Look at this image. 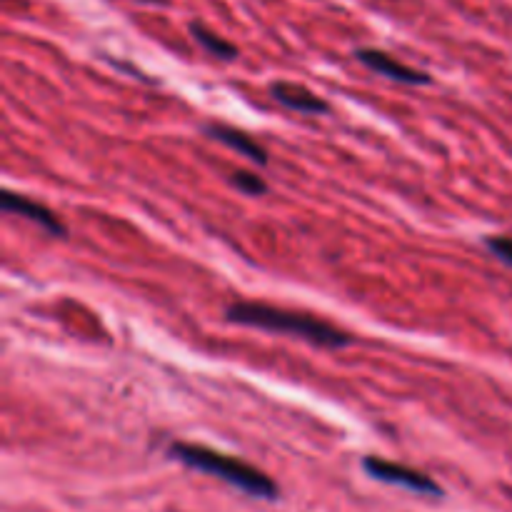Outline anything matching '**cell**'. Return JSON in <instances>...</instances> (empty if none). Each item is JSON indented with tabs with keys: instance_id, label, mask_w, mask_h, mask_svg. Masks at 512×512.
<instances>
[{
	"instance_id": "obj_1",
	"label": "cell",
	"mask_w": 512,
	"mask_h": 512,
	"mask_svg": "<svg viewBox=\"0 0 512 512\" xmlns=\"http://www.w3.org/2000/svg\"><path fill=\"white\" fill-rule=\"evenodd\" d=\"M225 318L230 323L245 325V328L268 330V333H283L295 335L300 340L318 345V348H348L353 343V335L345 330L335 328V325L325 323V320L313 318V315L295 313V310L275 308V305L265 303H248L240 300L225 310Z\"/></svg>"
},
{
	"instance_id": "obj_2",
	"label": "cell",
	"mask_w": 512,
	"mask_h": 512,
	"mask_svg": "<svg viewBox=\"0 0 512 512\" xmlns=\"http://www.w3.org/2000/svg\"><path fill=\"white\" fill-rule=\"evenodd\" d=\"M170 458L180 460L183 465L200 470V473L213 475V478L223 480V483L233 485V488L243 490V493L253 495V498H278V485L268 475L260 473L253 465L243 463V460L233 458V455L218 453V450H210L205 445L173 443L170 445Z\"/></svg>"
},
{
	"instance_id": "obj_3",
	"label": "cell",
	"mask_w": 512,
	"mask_h": 512,
	"mask_svg": "<svg viewBox=\"0 0 512 512\" xmlns=\"http://www.w3.org/2000/svg\"><path fill=\"white\" fill-rule=\"evenodd\" d=\"M363 468L370 478L380 480V483L398 485V488L413 490V493H418V495H433V498H443V488H440V485L435 483L430 475L408 468V465L390 463V460L370 455V458H365Z\"/></svg>"
},
{
	"instance_id": "obj_4",
	"label": "cell",
	"mask_w": 512,
	"mask_h": 512,
	"mask_svg": "<svg viewBox=\"0 0 512 512\" xmlns=\"http://www.w3.org/2000/svg\"><path fill=\"white\" fill-rule=\"evenodd\" d=\"M355 58H358L365 68L373 70V73L385 75V78H390V80H398V83H405V85H428L430 83L428 73L400 63V60H395L393 55H388L385 50L360 48V50H355Z\"/></svg>"
},
{
	"instance_id": "obj_5",
	"label": "cell",
	"mask_w": 512,
	"mask_h": 512,
	"mask_svg": "<svg viewBox=\"0 0 512 512\" xmlns=\"http://www.w3.org/2000/svg\"><path fill=\"white\" fill-rule=\"evenodd\" d=\"M0 205H3L5 213L23 215V218L33 220L35 225H40L45 233L55 235V238H63V235L68 233V230H65V225L60 223V218L53 213V210L45 208L43 203H35V200L25 198V195L13 193V190H3V195H0Z\"/></svg>"
},
{
	"instance_id": "obj_6",
	"label": "cell",
	"mask_w": 512,
	"mask_h": 512,
	"mask_svg": "<svg viewBox=\"0 0 512 512\" xmlns=\"http://www.w3.org/2000/svg\"><path fill=\"white\" fill-rule=\"evenodd\" d=\"M270 93L273 98L278 100L280 105H285L288 110H295V113H308V115H320V113H328V103L323 98L308 90L305 85L298 83H280L270 85Z\"/></svg>"
},
{
	"instance_id": "obj_7",
	"label": "cell",
	"mask_w": 512,
	"mask_h": 512,
	"mask_svg": "<svg viewBox=\"0 0 512 512\" xmlns=\"http://www.w3.org/2000/svg\"><path fill=\"white\" fill-rule=\"evenodd\" d=\"M203 130L208 138H213V140H218V143L228 145V148L238 150L240 155L250 158L253 163H258V165L268 163V150H265L260 143H255V140L250 138L248 133H243V130L230 128V125H220V123L205 125Z\"/></svg>"
},
{
	"instance_id": "obj_8",
	"label": "cell",
	"mask_w": 512,
	"mask_h": 512,
	"mask_svg": "<svg viewBox=\"0 0 512 512\" xmlns=\"http://www.w3.org/2000/svg\"><path fill=\"white\" fill-rule=\"evenodd\" d=\"M190 35H193L195 43H198L205 53L213 55V58H220V60L238 58V48H235L233 43H228L225 38H220L218 33H213L210 28H205V25L198 23V20H193V23H190Z\"/></svg>"
},
{
	"instance_id": "obj_9",
	"label": "cell",
	"mask_w": 512,
	"mask_h": 512,
	"mask_svg": "<svg viewBox=\"0 0 512 512\" xmlns=\"http://www.w3.org/2000/svg\"><path fill=\"white\" fill-rule=\"evenodd\" d=\"M233 185L240 190V193H245V195H265V193H268V185H265V180L258 178V175H253V173H245V170H240V173H233Z\"/></svg>"
},
{
	"instance_id": "obj_10",
	"label": "cell",
	"mask_w": 512,
	"mask_h": 512,
	"mask_svg": "<svg viewBox=\"0 0 512 512\" xmlns=\"http://www.w3.org/2000/svg\"><path fill=\"white\" fill-rule=\"evenodd\" d=\"M488 248L493 250V255L498 260H503L505 265L512 268V238L510 235H490Z\"/></svg>"
},
{
	"instance_id": "obj_11",
	"label": "cell",
	"mask_w": 512,
	"mask_h": 512,
	"mask_svg": "<svg viewBox=\"0 0 512 512\" xmlns=\"http://www.w3.org/2000/svg\"><path fill=\"white\" fill-rule=\"evenodd\" d=\"M153 3H165V0H153Z\"/></svg>"
}]
</instances>
